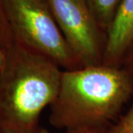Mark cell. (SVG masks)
<instances>
[{
    "mask_svg": "<svg viewBox=\"0 0 133 133\" xmlns=\"http://www.w3.org/2000/svg\"><path fill=\"white\" fill-rule=\"evenodd\" d=\"M0 69V133H37L40 116L57 96L62 70L18 42Z\"/></svg>",
    "mask_w": 133,
    "mask_h": 133,
    "instance_id": "cell-1",
    "label": "cell"
},
{
    "mask_svg": "<svg viewBox=\"0 0 133 133\" xmlns=\"http://www.w3.org/2000/svg\"><path fill=\"white\" fill-rule=\"evenodd\" d=\"M133 95V78L122 66L62 70L49 122L56 129L110 126Z\"/></svg>",
    "mask_w": 133,
    "mask_h": 133,
    "instance_id": "cell-2",
    "label": "cell"
},
{
    "mask_svg": "<svg viewBox=\"0 0 133 133\" xmlns=\"http://www.w3.org/2000/svg\"><path fill=\"white\" fill-rule=\"evenodd\" d=\"M18 42L52 59L63 70L82 67L58 26L46 0H2Z\"/></svg>",
    "mask_w": 133,
    "mask_h": 133,
    "instance_id": "cell-3",
    "label": "cell"
},
{
    "mask_svg": "<svg viewBox=\"0 0 133 133\" xmlns=\"http://www.w3.org/2000/svg\"><path fill=\"white\" fill-rule=\"evenodd\" d=\"M58 28L83 66L103 64L107 33L87 0H46Z\"/></svg>",
    "mask_w": 133,
    "mask_h": 133,
    "instance_id": "cell-4",
    "label": "cell"
},
{
    "mask_svg": "<svg viewBox=\"0 0 133 133\" xmlns=\"http://www.w3.org/2000/svg\"><path fill=\"white\" fill-rule=\"evenodd\" d=\"M133 44V0H122L107 30L103 64L121 66L126 53Z\"/></svg>",
    "mask_w": 133,
    "mask_h": 133,
    "instance_id": "cell-5",
    "label": "cell"
},
{
    "mask_svg": "<svg viewBox=\"0 0 133 133\" xmlns=\"http://www.w3.org/2000/svg\"><path fill=\"white\" fill-rule=\"evenodd\" d=\"M122 0H87L100 26L106 31L112 22Z\"/></svg>",
    "mask_w": 133,
    "mask_h": 133,
    "instance_id": "cell-6",
    "label": "cell"
},
{
    "mask_svg": "<svg viewBox=\"0 0 133 133\" xmlns=\"http://www.w3.org/2000/svg\"><path fill=\"white\" fill-rule=\"evenodd\" d=\"M14 43V37L5 14L3 2L0 0V48L6 50Z\"/></svg>",
    "mask_w": 133,
    "mask_h": 133,
    "instance_id": "cell-7",
    "label": "cell"
},
{
    "mask_svg": "<svg viewBox=\"0 0 133 133\" xmlns=\"http://www.w3.org/2000/svg\"><path fill=\"white\" fill-rule=\"evenodd\" d=\"M132 104L127 113L121 116L116 123L109 127V133H133V95Z\"/></svg>",
    "mask_w": 133,
    "mask_h": 133,
    "instance_id": "cell-8",
    "label": "cell"
},
{
    "mask_svg": "<svg viewBox=\"0 0 133 133\" xmlns=\"http://www.w3.org/2000/svg\"><path fill=\"white\" fill-rule=\"evenodd\" d=\"M109 126H87L66 129L65 133H109Z\"/></svg>",
    "mask_w": 133,
    "mask_h": 133,
    "instance_id": "cell-9",
    "label": "cell"
},
{
    "mask_svg": "<svg viewBox=\"0 0 133 133\" xmlns=\"http://www.w3.org/2000/svg\"><path fill=\"white\" fill-rule=\"evenodd\" d=\"M121 66L128 72L133 78V44L126 53Z\"/></svg>",
    "mask_w": 133,
    "mask_h": 133,
    "instance_id": "cell-10",
    "label": "cell"
},
{
    "mask_svg": "<svg viewBox=\"0 0 133 133\" xmlns=\"http://www.w3.org/2000/svg\"><path fill=\"white\" fill-rule=\"evenodd\" d=\"M5 60V51L4 50H2V48H0V69L2 68V66H3L4 62Z\"/></svg>",
    "mask_w": 133,
    "mask_h": 133,
    "instance_id": "cell-11",
    "label": "cell"
},
{
    "mask_svg": "<svg viewBox=\"0 0 133 133\" xmlns=\"http://www.w3.org/2000/svg\"><path fill=\"white\" fill-rule=\"evenodd\" d=\"M37 133H50V132L48 131L47 129L44 128V127H41V128L39 129V130H38V132Z\"/></svg>",
    "mask_w": 133,
    "mask_h": 133,
    "instance_id": "cell-12",
    "label": "cell"
}]
</instances>
